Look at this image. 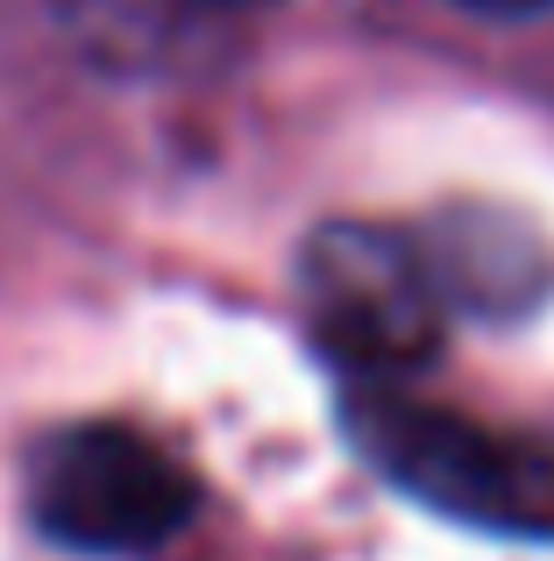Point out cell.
<instances>
[{"label":"cell","mask_w":554,"mask_h":561,"mask_svg":"<svg viewBox=\"0 0 554 561\" xmlns=\"http://www.w3.org/2000/svg\"><path fill=\"white\" fill-rule=\"evenodd\" d=\"M356 440L391 483L419 505L470 526H505V534H554V448L527 434L484 426L470 412L413 405L399 391L356 398Z\"/></svg>","instance_id":"6da1fadb"},{"label":"cell","mask_w":554,"mask_h":561,"mask_svg":"<svg viewBox=\"0 0 554 561\" xmlns=\"http://www.w3.org/2000/svg\"><path fill=\"white\" fill-rule=\"evenodd\" d=\"M28 497H36L43 534L71 540L85 554H142L164 548L193 519V477L171 448L122 420L65 426L28 462Z\"/></svg>","instance_id":"7a4b0ae2"},{"label":"cell","mask_w":554,"mask_h":561,"mask_svg":"<svg viewBox=\"0 0 554 561\" xmlns=\"http://www.w3.org/2000/svg\"><path fill=\"white\" fill-rule=\"evenodd\" d=\"M305 306L327 342L362 377V391H391L419 370L441 334V285L419 249L391 228H327L305 263Z\"/></svg>","instance_id":"3957f363"},{"label":"cell","mask_w":554,"mask_h":561,"mask_svg":"<svg viewBox=\"0 0 554 561\" xmlns=\"http://www.w3.org/2000/svg\"><path fill=\"white\" fill-rule=\"evenodd\" d=\"M136 22L150 28H171V22H213V14H250V8H270V0H122Z\"/></svg>","instance_id":"277c9868"},{"label":"cell","mask_w":554,"mask_h":561,"mask_svg":"<svg viewBox=\"0 0 554 561\" xmlns=\"http://www.w3.org/2000/svg\"><path fill=\"white\" fill-rule=\"evenodd\" d=\"M470 8H484V14H541L554 0H470Z\"/></svg>","instance_id":"5b68a950"}]
</instances>
